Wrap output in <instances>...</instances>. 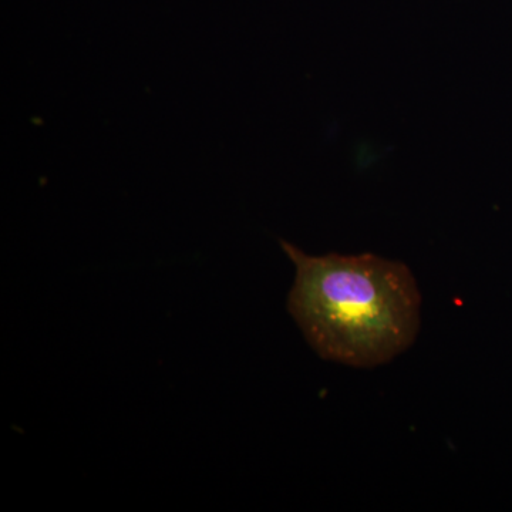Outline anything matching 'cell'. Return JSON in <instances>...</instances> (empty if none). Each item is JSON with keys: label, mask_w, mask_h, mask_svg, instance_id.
<instances>
[{"label": "cell", "mask_w": 512, "mask_h": 512, "mask_svg": "<svg viewBox=\"0 0 512 512\" xmlns=\"http://www.w3.org/2000/svg\"><path fill=\"white\" fill-rule=\"evenodd\" d=\"M281 245L296 268L289 312L320 357L375 367L413 345L421 296L409 266L373 254L312 256Z\"/></svg>", "instance_id": "6da1fadb"}]
</instances>
